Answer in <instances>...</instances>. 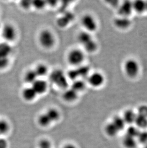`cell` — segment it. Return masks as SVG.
Segmentation results:
<instances>
[{
  "mask_svg": "<svg viewBox=\"0 0 147 148\" xmlns=\"http://www.w3.org/2000/svg\"><path fill=\"white\" fill-rule=\"evenodd\" d=\"M38 41L44 49L50 50L54 48L56 43V38L53 31L47 28L41 30L38 35Z\"/></svg>",
  "mask_w": 147,
  "mask_h": 148,
  "instance_id": "cell-1",
  "label": "cell"
},
{
  "mask_svg": "<svg viewBox=\"0 0 147 148\" xmlns=\"http://www.w3.org/2000/svg\"><path fill=\"white\" fill-rule=\"evenodd\" d=\"M86 59V53L80 48H75L68 51L66 60L68 64L73 68L82 66Z\"/></svg>",
  "mask_w": 147,
  "mask_h": 148,
  "instance_id": "cell-2",
  "label": "cell"
},
{
  "mask_svg": "<svg viewBox=\"0 0 147 148\" xmlns=\"http://www.w3.org/2000/svg\"><path fill=\"white\" fill-rule=\"evenodd\" d=\"M80 23L83 30L90 33L96 32L99 28V24L96 17L89 13L84 14L81 17Z\"/></svg>",
  "mask_w": 147,
  "mask_h": 148,
  "instance_id": "cell-3",
  "label": "cell"
},
{
  "mask_svg": "<svg viewBox=\"0 0 147 148\" xmlns=\"http://www.w3.org/2000/svg\"><path fill=\"white\" fill-rule=\"evenodd\" d=\"M105 76L100 71H93L90 73L86 79L87 84L93 88H100L105 82Z\"/></svg>",
  "mask_w": 147,
  "mask_h": 148,
  "instance_id": "cell-4",
  "label": "cell"
},
{
  "mask_svg": "<svg viewBox=\"0 0 147 148\" xmlns=\"http://www.w3.org/2000/svg\"><path fill=\"white\" fill-rule=\"evenodd\" d=\"M67 78L66 73L59 70H56L50 74V80L60 88H64V90L68 88Z\"/></svg>",
  "mask_w": 147,
  "mask_h": 148,
  "instance_id": "cell-5",
  "label": "cell"
},
{
  "mask_svg": "<svg viewBox=\"0 0 147 148\" xmlns=\"http://www.w3.org/2000/svg\"><path fill=\"white\" fill-rule=\"evenodd\" d=\"M124 70L128 77L134 78L139 73L140 66L139 63L134 59H128L124 64Z\"/></svg>",
  "mask_w": 147,
  "mask_h": 148,
  "instance_id": "cell-6",
  "label": "cell"
},
{
  "mask_svg": "<svg viewBox=\"0 0 147 148\" xmlns=\"http://www.w3.org/2000/svg\"><path fill=\"white\" fill-rule=\"evenodd\" d=\"M1 35L6 42H12L16 38V30L11 24H6L1 28Z\"/></svg>",
  "mask_w": 147,
  "mask_h": 148,
  "instance_id": "cell-7",
  "label": "cell"
},
{
  "mask_svg": "<svg viewBox=\"0 0 147 148\" xmlns=\"http://www.w3.org/2000/svg\"><path fill=\"white\" fill-rule=\"evenodd\" d=\"M32 87L38 95H43L47 92L48 84L44 79L38 78L32 84Z\"/></svg>",
  "mask_w": 147,
  "mask_h": 148,
  "instance_id": "cell-8",
  "label": "cell"
},
{
  "mask_svg": "<svg viewBox=\"0 0 147 148\" xmlns=\"http://www.w3.org/2000/svg\"><path fill=\"white\" fill-rule=\"evenodd\" d=\"M22 97L27 102H32L35 100L38 95L31 85H29L22 90Z\"/></svg>",
  "mask_w": 147,
  "mask_h": 148,
  "instance_id": "cell-9",
  "label": "cell"
},
{
  "mask_svg": "<svg viewBox=\"0 0 147 148\" xmlns=\"http://www.w3.org/2000/svg\"><path fill=\"white\" fill-rule=\"evenodd\" d=\"M132 3L129 1H125L119 6L118 9V13L119 16L128 17L132 13L133 11Z\"/></svg>",
  "mask_w": 147,
  "mask_h": 148,
  "instance_id": "cell-10",
  "label": "cell"
},
{
  "mask_svg": "<svg viewBox=\"0 0 147 148\" xmlns=\"http://www.w3.org/2000/svg\"><path fill=\"white\" fill-rule=\"evenodd\" d=\"M79 94L71 87L67 88L64 90L63 92L62 98L64 100L69 103L75 102L78 99Z\"/></svg>",
  "mask_w": 147,
  "mask_h": 148,
  "instance_id": "cell-11",
  "label": "cell"
},
{
  "mask_svg": "<svg viewBox=\"0 0 147 148\" xmlns=\"http://www.w3.org/2000/svg\"><path fill=\"white\" fill-rule=\"evenodd\" d=\"M114 25L120 29H125L130 26L131 20L128 17L119 16L114 19Z\"/></svg>",
  "mask_w": 147,
  "mask_h": 148,
  "instance_id": "cell-12",
  "label": "cell"
},
{
  "mask_svg": "<svg viewBox=\"0 0 147 148\" xmlns=\"http://www.w3.org/2000/svg\"><path fill=\"white\" fill-rule=\"evenodd\" d=\"M94 39L92 34L88 31L82 30L78 33L77 36V40L81 46L88 43V42Z\"/></svg>",
  "mask_w": 147,
  "mask_h": 148,
  "instance_id": "cell-13",
  "label": "cell"
},
{
  "mask_svg": "<svg viewBox=\"0 0 147 148\" xmlns=\"http://www.w3.org/2000/svg\"><path fill=\"white\" fill-rule=\"evenodd\" d=\"M35 72L38 78L44 79L49 73V68L47 65L43 63H38L36 65L35 69Z\"/></svg>",
  "mask_w": 147,
  "mask_h": 148,
  "instance_id": "cell-14",
  "label": "cell"
},
{
  "mask_svg": "<svg viewBox=\"0 0 147 148\" xmlns=\"http://www.w3.org/2000/svg\"><path fill=\"white\" fill-rule=\"evenodd\" d=\"M12 47L8 42L0 43V57L9 58L12 52Z\"/></svg>",
  "mask_w": 147,
  "mask_h": 148,
  "instance_id": "cell-15",
  "label": "cell"
},
{
  "mask_svg": "<svg viewBox=\"0 0 147 148\" xmlns=\"http://www.w3.org/2000/svg\"><path fill=\"white\" fill-rule=\"evenodd\" d=\"M24 81L29 85H31L37 79V74L34 69L28 70L24 74Z\"/></svg>",
  "mask_w": 147,
  "mask_h": 148,
  "instance_id": "cell-16",
  "label": "cell"
},
{
  "mask_svg": "<svg viewBox=\"0 0 147 148\" xmlns=\"http://www.w3.org/2000/svg\"><path fill=\"white\" fill-rule=\"evenodd\" d=\"M82 48V49H83L85 53L93 54L97 51L99 48V45L97 41L95 40L94 38L92 40L88 42V43L84 45Z\"/></svg>",
  "mask_w": 147,
  "mask_h": 148,
  "instance_id": "cell-17",
  "label": "cell"
},
{
  "mask_svg": "<svg viewBox=\"0 0 147 148\" xmlns=\"http://www.w3.org/2000/svg\"><path fill=\"white\" fill-rule=\"evenodd\" d=\"M86 84L87 83L85 82L84 80L79 79L72 82V84L70 87H71L72 89L79 94L80 92H82L85 90L86 88Z\"/></svg>",
  "mask_w": 147,
  "mask_h": 148,
  "instance_id": "cell-18",
  "label": "cell"
},
{
  "mask_svg": "<svg viewBox=\"0 0 147 148\" xmlns=\"http://www.w3.org/2000/svg\"><path fill=\"white\" fill-rule=\"evenodd\" d=\"M45 113L47 115V116L48 117L52 123L57 121L60 117L59 111L55 108H48L46 111Z\"/></svg>",
  "mask_w": 147,
  "mask_h": 148,
  "instance_id": "cell-19",
  "label": "cell"
},
{
  "mask_svg": "<svg viewBox=\"0 0 147 148\" xmlns=\"http://www.w3.org/2000/svg\"><path fill=\"white\" fill-rule=\"evenodd\" d=\"M136 116L137 114L135 113L134 111L131 109H129L124 112L122 117L126 124H131L132 123H134Z\"/></svg>",
  "mask_w": 147,
  "mask_h": 148,
  "instance_id": "cell-20",
  "label": "cell"
},
{
  "mask_svg": "<svg viewBox=\"0 0 147 148\" xmlns=\"http://www.w3.org/2000/svg\"><path fill=\"white\" fill-rule=\"evenodd\" d=\"M135 138L126 134L122 140L123 145L126 148H135L137 145V141Z\"/></svg>",
  "mask_w": 147,
  "mask_h": 148,
  "instance_id": "cell-21",
  "label": "cell"
},
{
  "mask_svg": "<svg viewBox=\"0 0 147 148\" xmlns=\"http://www.w3.org/2000/svg\"><path fill=\"white\" fill-rule=\"evenodd\" d=\"M105 131L107 135L111 137H115L119 132L112 122H109L105 125Z\"/></svg>",
  "mask_w": 147,
  "mask_h": 148,
  "instance_id": "cell-22",
  "label": "cell"
},
{
  "mask_svg": "<svg viewBox=\"0 0 147 148\" xmlns=\"http://www.w3.org/2000/svg\"><path fill=\"white\" fill-rule=\"evenodd\" d=\"M133 10L137 13H142L146 11V1L138 0L132 3Z\"/></svg>",
  "mask_w": 147,
  "mask_h": 148,
  "instance_id": "cell-23",
  "label": "cell"
},
{
  "mask_svg": "<svg viewBox=\"0 0 147 148\" xmlns=\"http://www.w3.org/2000/svg\"><path fill=\"white\" fill-rule=\"evenodd\" d=\"M111 122L114 124V125L117 127L119 132H120L123 130L125 127V123L123 117L118 116H115Z\"/></svg>",
  "mask_w": 147,
  "mask_h": 148,
  "instance_id": "cell-24",
  "label": "cell"
},
{
  "mask_svg": "<svg viewBox=\"0 0 147 148\" xmlns=\"http://www.w3.org/2000/svg\"><path fill=\"white\" fill-rule=\"evenodd\" d=\"M134 123L138 128L145 129L147 127V117L137 115V114Z\"/></svg>",
  "mask_w": 147,
  "mask_h": 148,
  "instance_id": "cell-25",
  "label": "cell"
},
{
  "mask_svg": "<svg viewBox=\"0 0 147 148\" xmlns=\"http://www.w3.org/2000/svg\"><path fill=\"white\" fill-rule=\"evenodd\" d=\"M37 121L38 124L43 127H46L52 124L51 122L45 112L39 115Z\"/></svg>",
  "mask_w": 147,
  "mask_h": 148,
  "instance_id": "cell-26",
  "label": "cell"
},
{
  "mask_svg": "<svg viewBox=\"0 0 147 148\" xmlns=\"http://www.w3.org/2000/svg\"><path fill=\"white\" fill-rule=\"evenodd\" d=\"M9 130V125L6 120L0 119V135L5 134Z\"/></svg>",
  "mask_w": 147,
  "mask_h": 148,
  "instance_id": "cell-27",
  "label": "cell"
},
{
  "mask_svg": "<svg viewBox=\"0 0 147 148\" xmlns=\"http://www.w3.org/2000/svg\"><path fill=\"white\" fill-rule=\"evenodd\" d=\"M140 132V131L137 129V127L131 126L129 127L127 130L126 134L130 136L131 137L137 138Z\"/></svg>",
  "mask_w": 147,
  "mask_h": 148,
  "instance_id": "cell-28",
  "label": "cell"
},
{
  "mask_svg": "<svg viewBox=\"0 0 147 148\" xmlns=\"http://www.w3.org/2000/svg\"><path fill=\"white\" fill-rule=\"evenodd\" d=\"M47 5V1H32V7H33L37 10H42Z\"/></svg>",
  "mask_w": 147,
  "mask_h": 148,
  "instance_id": "cell-29",
  "label": "cell"
},
{
  "mask_svg": "<svg viewBox=\"0 0 147 148\" xmlns=\"http://www.w3.org/2000/svg\"><path fill=\"white\" fill-rule=\"evenodd\" d=\"M137 138L139 143L144 144H146L147 143V132L142 131L140 132Z\"/></svg>",
  "mask_w": 147,
  "mask_h": 148,
  "instance_id": "cell-30",
  "label": "cell"
},
{
  "mask_svg": "<svg viewBox=\"0 0 147 148\" xmlns=\"http://www.w3.org/2000/svg\"><path fill=\"white\" fill-rule=\"evenodd\" d=\"M9 58L0 57V70L6 68L9 65Z\"/></svg>",
  "mask_w": 147,
  "mask_h": 148,
  "instance_id": "cell-31",
  "label": "cell"
},
{
  "mask_svg": "<svg viewBox=\"0 0 147 148\" xmlns=\"http://www.w3.org/2000/svg\"><path fill=\"white\" fill-rule=\"evenodd\" d=\"M137 114L147 117V106L142 105L140 106L138 108Z\"/></svg>",
  "mask_w": 147,
  "mask_h": 148,
  "instance_id": "cell-32",
  "label": "cell"
},
{
  "mask_svg": "<svg viewBox=\"0 0 147 148\" xmlns=\"http://www.w3.org/2000/svg\"><path fill=\"white\" fill-rule=\"evenodd\" d=\"M20 5L25 10H28L32 7V1H22L20 2Z\"/></svg>",
  "mask_w": 147,
  "mask_h": 148,
  "instance_id": "cell-33",
  "label": "cell"
},
{
  "mask_svg": "<svg viewBox=\"0 0 147 148\" xmlns=\"http://www.w3.org/2000/svg\"><path fill=\"white\" fill-rule=\"evenodd\" d=\"M8 143L4 138H0V148H7Z\"/></svg>",
  "mask_w": 147,
  "mask_h": 148,
  "instance_id": "cell-34",
  "label": "cell"
},
{
  "mask_svg": "<svg viewBox=\"0 0 147 148\" xmlns=\"http://www.w3.org/2000/svg\"><path fill=\"white\" fill-rule=\"evenodd\" d=\"M63 148H78L75 144L73 143H67L64 146Z\"/></svg>",
  "mask_w": 147,
  "mask_h": 148,
  "instance_id": "cell-35",
  "label": "cell"
},
{
  "mask_svg": "<svg viewBox=\"0 0 147 148\" xmlns=\"http://www.w3.org/2000/svg\"><path fill=\"white\" fill-rule=\"evenodd\" d=\"M146 11H147V1H146Z\"/></svg>",
  "mask_w": 147,
  "mask_h": 148,
  "instance_id": "cell-36",
  "label": "cell"
},
{
  "mask_svg": "<svg viewBox=\"0 0 147 148\" xmlns=\"http://www.w3.org/2000/svg\"><path fill=\"white\" fill-rule=\"evenodd\" d=\"M144 148H147V143L146 144H145Z\"/></svg>",
  "mask_w": 147,
  "mask_h": 148,
  "instance_id": "cell-37",
  "label": "cell"
},
{
  "mask_svg": "<svg viewBox=\"0 0 147 148\" xmlns=\"http://www.w3.org/2000/svg\"></svg>",
  "mask_w": 147,
  "mask_h": 148,
  "instance_id": "cell-38",
  "label": "cell"
}]
</instances>
